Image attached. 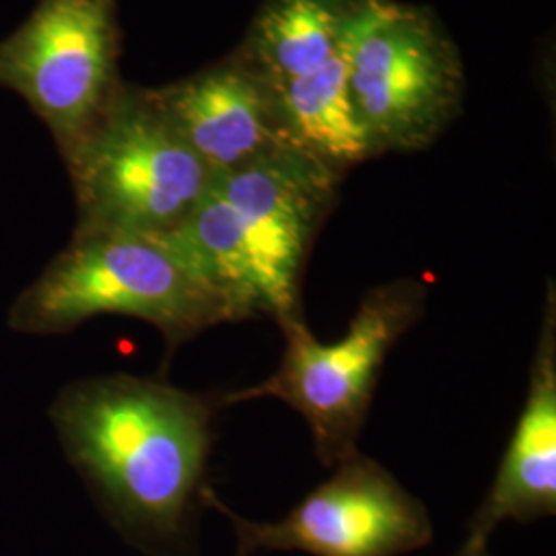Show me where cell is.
Instances as JSON below:
<instances>
[{
  "label": "cell",
  "mask_w": 556,
  "mask_h": 556,
  "mask_svg": "<svg viewBox=\"0 0 556 556\" xmlns=\"http://www.w3.org/2000/svg\"><path fill=\"white\" fill-rule=\"evenodd\" d=\"M56 425L124 534L160 553L184 546L213 443L204 397L153 379H91L60 400Z\"/></svg>",
  "instance_id": "obj_1"
},
{
  "label": "cell",
  "mask_w": 556,
  "mask_h": 556,
  "mask_svg": "<svg viewBox=\"0 0 556 556\" xmlns=\"http://www.w3.org/2000/svg\"><path fill=\"white\" fill-rule=\"evenodd\" d=\"M338 172L285 147L211 174L178 227L155 236L215 291L233 321L268 316L278 326L301 314V278Z\"/></svg>",
  "instance_id": "obj_2"
},
{
  "label": "cell",
  "mask_w": 556,
  "mask_h": 556,
  "mask_svg": "<svg viewBox=\"0 0 556 556\" xmlns=\"http://www.w3.org/2000/svg\"><path fill=\"white\" fill-rule=\"evenodd\" d=\"M103 314L144 319L172 344L233 321L225 301L160 238L79 231L15 301L11 324L20 332L52 334Z\"/></svg>",
  "instance_id": "obj_3"
},
{
  "label": "cell",
  "mask_w": 556,
  "mask_h": 556,
  "mask_svg": "<svg viewBox=\"0 0 556 556\" xmlns=\"http://www.w3.org/2000/svg\"><path fill=\"white\" fill-rule=\"evenodd\" d=\"M425 305L427 289L418 280L379 285L361 299L346 334L330 344L312 334L303 316L289 319L280 324L285 351L277 369L223 402H285L309 425L319 462L337 466L357 452L383 363L420 319Z\"/></svg>",
  "instance_id": "obj_4"
},
{
  "label": "cell",
  "mask_w": 556,
  "mask_h": 556,
  "mask_svg": "<svg viewBox=\"0 0 556 556\" xmlns=\"http://www.w3.org/2000/svg\"><path fill=\"white\" fill-rule=\"evenodd\" d=\"M80 229L161 236L190 215L211 169L147 96L112 93L100 118L64 155Z\"/></svg>",
  "instance_id": "obj_5"
},
{
  "label": "cell",
  "mask_w": 556,
  "mask_h": 556,
  "mask_svg": "<svg viewBox=\"0 0 556 556\" xmlns=\"http://www.w3.org/2000/svg\"><path fill=\"white\" fill-rule=\"evenodd\" d=\"M344 54L351 98L378 153L429 147L462 105V60L425 9L363 0Z\"/></svg>",
  "instance_id": "obj_6"
},
{
  "label": "cell",
  "mask_w": 556,
  "mask_h": 556,
  "mask_svg": "<svg viewBox=\"0 0 556 556\" xmlns=\"http://www.w3.org/2000/svg\"><path fill=\"white\" fill-rule=\"evenodd\" d=\"M202 497L231 521L236 556L291 551L312 556H402L433 538L422 501L358 450L340 459L332 477L277 521L245 519L208 489Z\"/></svg>",
  "instance_id": "obj_7"
},
{
  "label": "cell",
  "mask_w": 556,
  "mask_h": 556,
  "mask_svg": "<svg viewBox=\"0 0 556 556\" xmlns=\"http://www.w3.org/2000/svg\"><path fill=\"white\" fill-rule=\"evenodd\" d=\"M116 0H40L0 40V87L20 93L66 155L114 93Z\"/></svg>",
  "instance_id": "obj_8"
},
{
  "label": "cell",
  "mask_w": 556,
  "mask_h": 556,
  "mask_svg": "<svg viewBox=\"0 0 556 556\" xmlns=\"http://www.w3.org/2000/svg\"><path fill=\"white\" fill-rule=\"evenodd\" d=\"M149 98L211 174L291 147L278 128L266 83L243 60L163 87Z\"/></svg>",
  "instance_id": "obj_9"
},
{
  "label": "cell",
  "mask_w": 556,
  "mask_h": 556,
  "mask_svg": "<svg viewBox=\"0 0 556 556\" xmlns=\"http://www.w3.org/2000/svg\"><path fill=\"white\" fill-rule=\"evenodd\" d=\"M556 514V298L551 285L530 386L497 477L470 523L466 548H486L498 523Z\"/></svg>",
  "instance_id": "obj_10"
},
{
  "label": "cell",
  "mask_w": 556,
  "mask_h": 556,
  "mask_svg": "<svg viewBox=\"0 0 556 556\" xmlns=\"http://www.w3.org/2000/svg\"><path fill=\"white\" fill-rule=\"evenodd\" d=\"M266 87L278 128L293 149L338 174L378 153L349 91L344 50L309 75Z\"/></svg>",
  "instance_id": "obj_11"
},
{
  "label": "cell",
  "mask_w": 556,
  "mask_h": 556,
  "mask_svg": "<svg viewBox=\"0 0 556 556\" xmlns=\"http://www.w3.org/2000/svg\"><path fill=\"white\" fill-rule=\"evenodd\" d=\"M363 0H266L243 62L266 85L309 75L344 50Z\"/></svg>",
  "instance_id": "obj_12"
},
{
  "label": "cell",
  "mask_w": 556,
  "mask_h": 556,
  "mask_svg": "<svg viewBox=\"0 0 556 556\" xmlns=\"http://www.w3.org/2000/svg\"><path fill=\"white\" fill-rule=\"evenodd\" d=\"M457 556H489V553H486V548H466V546H462Z\"/></svg>",
  "instance_id": "obj_13"
}]
</instances>
